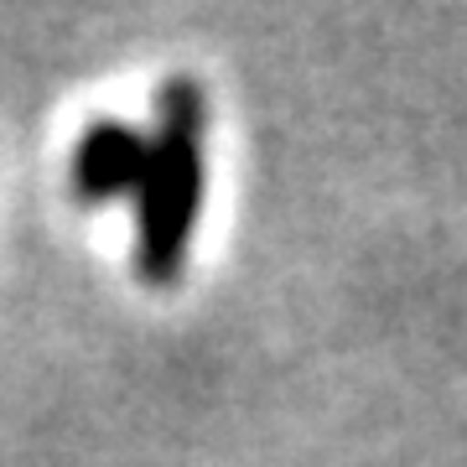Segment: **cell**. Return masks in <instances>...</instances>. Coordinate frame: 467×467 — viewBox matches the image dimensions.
<instances>
[{"mask_svg": "<svg viewBox=\"0 0 467 467\" xmlns=\"http://www.w3.org/2000/svg\"><path fill=\"white\" fill-rule=\"evenodd\" d=\"M146 167V130H135L125 119H94L67 156V182L84 202H115L135 198Z\"/></svg>", "mask_w": 467, "mask_h": 467, "instance_id": "2", "label": "cell"}, {"mask_svg": "<svg viewBox=\"0 0 467 467\" xmlns=\"http://www.w3.org/2000/svg\"><path fill=\"white\" fill-rule=\"evenodd\" d=\"M208 192V99L192 78H171L156 94L146 130V167L135 182V270L150 285H171L187 265Z\"/></svg>", "mask_w": 467, "mask_h": 467, "instance_id": "1", "label": "cell"}]
</instances>
